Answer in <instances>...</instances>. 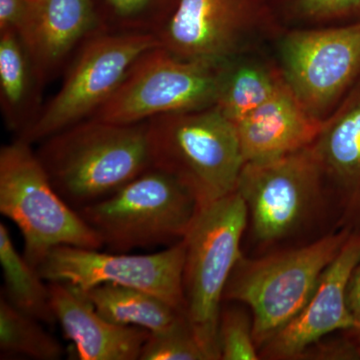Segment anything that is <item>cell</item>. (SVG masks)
<instances>
[{
    "label": "cell",
    "instance_id": "6da1fadb",
    "mask_svg": "<svg viewBox=\"0 0 360 360\" xmlns=\"http://www.w3.org/2000/svg\"><path fill=\"white\" fill-rule=\"evenodd\" d=\"M236 191L248 210L250 257L307 245L338 231L311 146L276 160L246 162Z\"/></svg>",
    "mask_w": 360,
    "mask_h": 360
},
{
    "label": "cell",
    "instance_id": "7a4b0ae2",
    "mask_svg": "<svg viewBox=\"0 0 360 360\" xmlns=\"http://www.w3.org/2000/svg\"><path fill=\"white\" fill-rule=\"evenodd\" d=\"M35 153L52 186L77 212L153 168L148 122L89 118L40 141Z\"/></svg>",
    "mask_w": 360,
    "mask_h": 360
},
{
    "label": "cell",
    "instance_id": "3957f363",
    "mask_svg": "<svg viewBox=\"0 0 360 360\" xmlns=\"http://www.w3.org/2000/svg\"><path fill=\"white\" fill-rule=\"evenodd\" d=\"M352 232L340 229L307 245L257 257L243 252L222 300L243 303L250 309L258 349L304 309Z\"/></svg>",
    "mask_w": 360,
    "mask_h": 360
},
{
    "label": "cell",
    "instance_id": "277c9868",
    "mask_svg": "<svg viewBox=\"0 0 360 360\" xmlns=\"http://www.w3.org/2000/svg\"><path fill=\"white\" fill-rule=\"evenodd\" d=\"M153 168L172 175L200 207L236 191L245 160L236 127L215 106L148 120Z\"/></svg>",
    "mask_w": 360,
    "mask_h": 360
},
{
    "label": "cell",
    "instance_id": "5b68a950",
    "mask_svg": "<svg viewBox=\"0 0 360 360\" xmlns=\"http://www.w3.org/2000/svg\"><path fill=\"white\" fill-rule=\"evenodd\" d=\"M248 210L238 191L200 207L186 234L184 309L207 360H220L219 322L225 286L243 255Z\"/></svg>",
    "mask_w": 360,
    "mask_h": 360
},
{
    "label": "cell",
    "instance_id": "8992f818",
    "mask_svg": "<svg viewBox=\"0 0 360 360\" xmlns=\"http://www.w3.org/2000/svg\"><path fill=\"white\" fill-rule=\"evenodd\" d=\"M32 146L16 137L0 149V212L20 229L23 257L37 269L56 246L101 250L103 241L59 195Z\"/></svg>",
    "mask_w": 360,
    "mask_h": 360
},
{
    "label": "cell",
    "instance_id": "52a82bcc",
    "mask_svg": "<svg viewBox=\"0 0 360 360\" xmlns=\"http://www.w3.org/2000/svg\"><path fill=\"white\" fill-rule=\"evenodd\" d=\"M200 205L179 180L150 168L108 198L77 212L111 251L176 245Z\"/></svg>",
    "mask_w": 360,
    "mask_h": 360
},
{
    "label": "cell",
    "instance_id": "ba28073f",
    "mask_svg": "<svg viewBox=\"0 0 360 360\" xmlns=\"http://www.w3.org/2000/svg\"><path fill=\"white\" fill-rule=\"evenodd\" d=\"M158 35L98 32L80 45L65 79L32 127L18 137L30 144L92 117L122 84L142 54L160 46Z\"/></svg>",
    "mask_w": 360,
    "mask_h": 360
},
{
    "label": "cell",
    "instance_id": "9c48e42d",
    "mask_svg": "<svg viewBox=\"0 0 360 360\" xmlns=\"http://www.w3.org/2000/svg\"><path fill=\"white\" fill-rule=\"evenodd\" d=\"M284 30L266 0H177L158 37L177 58L224 63L257 51Z\"/></svg>",
    "mask_w": 360,
    "mask_h": 360
},
{
    "label": "cell",
    "instance_id": "30bf717a",
    "mask_svg": "<svg viewBox=\"0 0 360 360\" xmlns=\"http://www.w3.org/2000/svg\"><path fill=\"white\" fill-rule=\"evenodd\" d=\"M222 65L179 58L160 45L135 61L115 94L92 117L134 124L155 116L213 108Z\"/></svg>",
    "mask_w": 360,
    "mask_h": 360
},
{
    "label": "cell",
    "instance_id": "8fae6325",
    "mask_svg": "<svg viewBox=\"0 0 360 360\" xmlns=\"http://www.w3.org/2000/svg\"><path fill=\"white\" fill-rule=\"evenodd\" d=\"M276 42L285 84L323 122L360 80V20L285 28Z\"/></svg>",
    "mask_w": 360,
    "mask_h": 360
},
{
    "label": "cell",
    "instance_id": "7c38bea8",
    "mask_svg": "<svg viewBox=\"0 0 360 360\" xmlns=\"http://www.w3.org/2000/svg\"><path fill=\"white\" fill-rule=\"evenodd\" d=\"M184 258V239L160 252L141 255L60 245L47 253L37 270L46 283H68L84 291L104 283L146 291L186 314Z\"/></svg>",
    "mask_w": 360,
    "mask_h": 360
},
{
    "label": "cell",
    "instance_id": "4fadbf2b",
    "mask_svg": "<svg viewBox=\"0 0 360 360\" xmlns=\"http://www.w3.org/2000/svg\"><path fill=\"white\" fill-rule=\"evenodd\" d=\"M360 259V231H352L321 276L316 290L295 319L259 348L260 359L298 360L326 336L357 329L348 309V281Z\"/></svg>",
    "mask_w": 360,
    "mask_h": 360
},
{
    "label": "cell",
    "instance_id": "5bb4252c",
    "mask_svg": "<svg viewBox=\"0 0 360 360\" xmlns=\"http://www.w3.org/2000/svg\"><path fill=\"white\" fill-rule=\"evenodd\" d=\"M311 148L333 203L336 229L360 231V80L322 122Z\"/></svg>",
    "mask_w": 360,
    "mask_h": 360
},
{
    "label": "cell",
    "instance_id": "9a60e30c",
    "mask_svg": "<svg viewBox=\"0 0 360 360\" xmlns=\"http://www.w3.org/2000/svg\"><path fill=\"white\" fill-rule=\"evenodd\" d=\"M103 32L94 0H30L18 30L44 84L68 68L80 45Z\"/></svg>",
    "mask_w": 360,
    "mask_h": 360
},
{
    "label": "cell",
    "instance_id": "2e32d148",
    "mask_svg": "<svg viewBox=\"0 0 360 360\" xmlns=\"http://www.w3.org/2000/svg\"><path fill=\"white\" fill-rule=\"evenodd\" d=\"M51 307L63 335L80 360H137L150 333L113 323L98 314L84 290L68 283H49Z\"/></svg>",
    "mask_w": 360,
    "mask_h": 360
},
{
    "label": "cell",
    "instance_id": "e0dca14e",
    "mask_svg": "<svg viewBox=\"0 0 360 360\" xmlns=\"http://www.w3.org/2000/svg\"><path fill=\"white\" fill-rule=\"evenodd\" d=\"M321 124L285 84L234 127L246 163L274 160L309 148Z\"/></svg>",
    "mask_w": 360,
    "mask_h": 360
},
{
    "label": "cell",
    "instance_id": "ac0fdd59",
    "mask_svg": "<svg viewBox=\"0 0 360 360\" xmlns=\"http://www.w3.org/2000/svg\"><path fill=\"white\" fill-rule=\"evenodd\" d=\"M44 86L18 33H0V108L16 136L27 131L41 112Z\"/></svg>",
    "mask_w": 360,
    "mask_h": 360
},
{
    "label": "cell",
    "instance_id": "d6986e66",
    "mask_svg": "<svg viewBox=\"0 0 360 360\" xmlns=\"http://www.w3.org/2000/svg\"><path fill=\"white\" fill-rule=\"evenodd\" d=\"M285 84L276 61L255 51L241 54L222 65L215 108L236 124Z\"/></svg>",
    "mask_w": 360,
    "mask_h": 360
},
{
    "label": "cell",
    "instance_id": "ffe728a7",
    "mask_svg": "<svg viewBox=\"0 0 360 360\" xmlns=\"http://www.w3.org/2000/svg\"><path fill=\"white\" fill-rule=\"evenodd\" d=\"M85 293L99 314L120 326L160 333L188 321L184 312L146 291L104 283Z\"/></svg>",
    "mask_w": 360,
    "mask_h": 360
},
{
    "label": "cell",
    "instance_id": "44dd1931",
    "mask_svg": "<svg viewBox=\"0 0 360 360\" xmlns=\"http://www.w3.org/2000/svg\"><path fill=\"white\" fill-rule=\"evenodd\" d=\"M0 264L4 274V291L1 296L15 309L44 324L56 322L51 307L49 284L39 270L28 264L11 240L6 225L0 224Z\"/></svg>",
    "mask_w": 360,
    "mask_h": 360
},
{
    "label": "cell",
    "instance_id": "7402d4cb",
    "mask_svg": "<svg viewBox=\"0 0 360 360\" xmlns=\"http://www.w3.org/2000/svg\"><path fill=\"white\" fill-rule=\"evenodd\" d=\"M42 322L15 309L4 296L0 300V352L33 359L58 360L63 345L42 326Z\"/></svg>",
    "mask_w": 360,
    "mask_h": 360
},
{
    "label": "cell",
    "instance_id": "603a6c76",
    "mask_svg": "<svg viewBox=\"0 0 360 360\" xmlns=\"http://www.w3.org/2000/svg\"><path fill=\"white\" fill-rule=\"evenodd\" d=\"M176 4L177 0H101L96 6L103 32L158 35Z\"/></svg>",
    "mask_w": 360,
    "mask_h": 360
},
{
    "label": "cell",
    "instance_id": "cb8c5ba5",
    "mask_svg": "<svg viewBox=\"0 0 360 360\" xmlns=\"http://www.w3.org/2000/svg\"><path fill=\"white\" fill-rule=\"evenodd\" d=\"M276 14L288 28L345 25L360 20V0H281Z\"/></svg>",
    "mask_w": 360,
    "mask_h": 360
},
{
    "label": "cell",
    "instance_id": "d4e9b609",
    "mask_svg": "<svg viewBox=\"0 0 360 360\" xmlns=\"http://www.w3.org/2000/svg\"><path fill=\"white\" fill-rule=\"evenodd\" d=\"M217 338L221 360L260 359L253 333L252 314L243 303H222Z\"/></svg>",
    "mask_w": 360,
    "mask_h": 360
},
{
    "label": "cell",
    "instance_id": "484cf974",
    "mask_svg": "<svg viewBox=\"0 0 360 360\" xmlns=\"http://www.w3.org/2000/svg\"><path fill=\"white\" fill-rule=\"evenodd\" d=\"M139 360H207L188 321L160 333H150Z\"/></svg>",
    "mask_w": 360,
    "mask_h": 360
},
{
    "label": "cell",
    "instance_id": "4316f807",
    "mask_svg": "<svg viewBox=\"0 0 360 360\" xmlns=\"http://www.w3.org/2000/svg\"><path fill=\"white\" fill-rule=\"evenodd\" d=\"M360 359L359 345L349 331H341L322 338L302 352L298 360Z\"/></svg>",
    "mask_w": 360,
    "mask_h": 360
},
{
    "label": "cell",
    "instance_id": "83f0119b",
    "mask_svg": "<svg viewBox=\"0 0 360 360\" xmlns=\"http://www.w3.org/2000/svg\"><path fill=\"white\" fill-rule=\"evenodd\" d=\"M28 6L30 0H0V33L18 32Z\"/></svg>",
    "mask_w": 360,
    "mask_h": 360
},
{
    "label": "cell",
    "instance_id": "f1b7e54d",
    "mask_svg": "<svg viewBox=\"0 0 360 360\" xmlns=\"http://www.w3.org/2000/svg\"><path fill=\"white\" fill-rule=\"evenodd\" d=\"M347 300L350 314L357 324V329L354 330L360 333V259L348 281Z\"/></svg>",
    "mask_w": 360,
    "mask_h": 360
},
{
    "label": "cell",
    "instance_id": "f546056e",
    "mask_svg": "<svg viewBox=\"0 0 360 360\" xmlns=\"http://www.w3.org/2000/svg\"><path fill=\"white\" fill-rule=\"evenodd\" d=\"M350 333H352V335L354 336L355 340H356L357 345H359V352H360V333L357 330H350Z\"/></svg>",
    "mask_w": 360,
    "mask_h": 360
}]
</instances>
